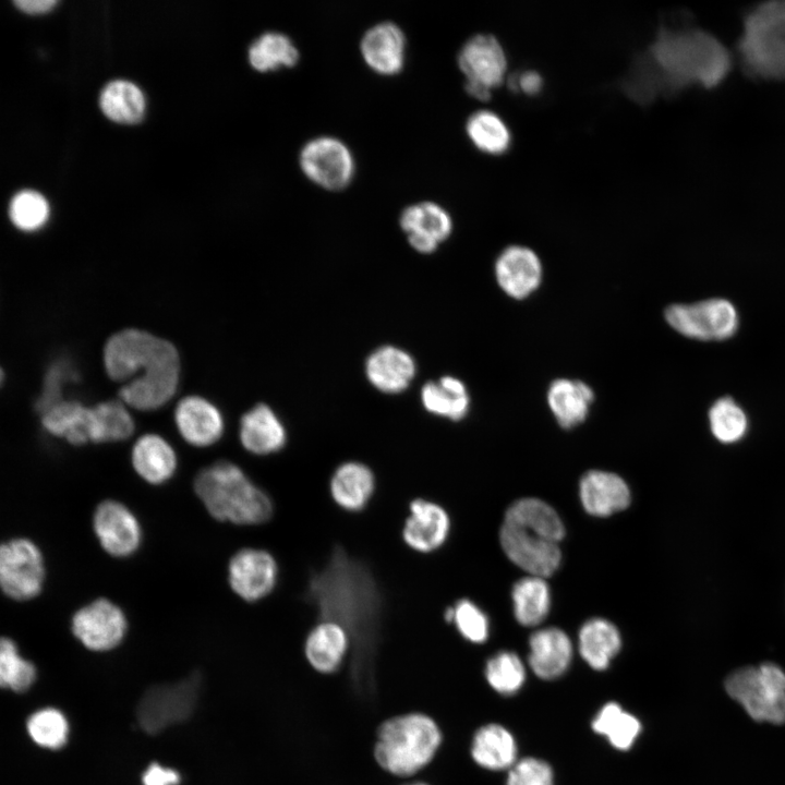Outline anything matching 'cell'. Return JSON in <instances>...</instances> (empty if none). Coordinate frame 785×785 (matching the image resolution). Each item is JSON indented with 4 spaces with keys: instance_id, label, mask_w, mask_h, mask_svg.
I'll return each mask as SVG.
<instances>
[{
    "instance_id": "cell-24",
    "label": "cell",
    "mask_w": 785,
    "mask_h": 785,
    "mask_svg": "<svg viewBox=\"0 0 785 785\" xmlns=\"http://www.w3.org/2000/svg\"><path fill=\"white\" fill-rule=\"evenodd\" d=\"M579 494L585 511L597 517L611 516L630 504V491L626 482L619 475L606 471L587 472L581 478Z\"/></svg>"
},
{
    "instance_id": "cell-40",
    "label": "cell",
    "mask_w": 785,
    "mask_h": 785,
    "mask_svg": "<svg viewBox=\"0 0 785 785\" xmlns=\"http://www.w3.org/2000/svg\"><path fill=\"white\" fill-rule=\"evenodd\" d=\"M592 728L606 736L615 748L628 750L639 735L641 725L637 717L625 712L619 704L609 702L596 714Z\"/></svg>"
},
{
    "instance_id": "cell-53",
    "label": "cell",
    "mask_w": 785,
    "mask_h": 785,
    "mask_svg": "<svg viewBox=\"0 0 785 785\" xmlns=\"http://www.w3.org/2000/svg\"><path fill=\"white\" fill-rule=\"evenodd\" d=\"M454 614H455V612H454V606H452V607H448V608L445 611L444 617H445V619H446L447 621H449V623L451 621V623H452V621H454Z\"/></svg>"
},
{
    "instance_id": "cell-43",
    "label": "cell",
    "mask_w": 785,
    "mask_h": 785,
    "mask_svg": "<svg viewBox=\"0 0 785 785\" xmlns=\"http://www.w3.org/2000/svg\"><path fill=\"white\" fill-rule=\"evenodd\" d=\"M709 421L714 437L725 444L739 440L748 426L745 412L727 397L714 402L709 412Z\"/></svg>"
},
{
    "instance_id": "cell-11",
    "label": "cell",
    "mask_w": 785,
    "mask_h": 785,
    "mask_svg": "<svg viewBox=\"0 0 785 785\" xmlns=\"http://www.w3.org/2000/svg\"><path fill=\"white\" fill-rule=\"evenodd\" d=\"M93 533L101 550L113 558H129L143 542L142 524L124 503L108 498L99 502L92 515Z\"/></svg>"
},
{
    "instance_id": "cell-49",
    "label": "cell",
    "mask_w": 785,
    "mask_h": 785,
    "mask_svg": "<svg viewBox=\"0 0 785 785\" xmlns=\"http://www.w3.org/2000/svg\"><path fill=\"white\" fill-rule=\"evenodd\" d=\"M506 81L512 92L527 96L539 95L544 86L542 74L533 69L516 71Z\"/></svg>"
},
{
    "instance_id": "cell-27",
    "label": "cell",
    "mask_w": 785,
    "mask_h": 785,
    "mask_svg": "<svg viewBox=\"0 0 785 785\" xmlns=\"http://www.w3.org/2000/svg\"><path fill=\"white\" fill-rule=\"evenodd\" d=\"M376 487L375 475L370 467L360 461L339 464L329 480V493L341 509L357 512L364 509Z\"/></svg>"
},
{
    "instance_id": "cell-18",
    "label": "cell",
    "mask_w": 785,
    "mask_h": 785,
    "mask_svg": "<svg viewBox=\"0 0 785 785\" xmlns=\"http://www.w3.org/2000/svg\"><path fill=\"white\" fill-rule=\"evenodd\" d=\"M400 226L410 245L423 254L435 252L451 234L454 227L449 213L434 202H421L404 208Z\"/></svg>"
},
{
    "instance_id": "cell-48",
    "label": "cell",
    "mask_w": 785,
    "mask_h": 785,
    "mask_svg": "<svg viewBox=\"0 0 785 785\" xmlns=\"http://www.w3.org/2000/svg\"><path fill=\"white\" fill-rule=\"evenodd\" d=\"M74 373L63 363L53 364L46 374L44 391L37 401V411L41 414L62 400L61 387Z\"/></svg>"
},
{
    "instance_id": "cell-39",
    "label": "cell",
    "mask_w": 785,
    "mask_h": 785,
    "mask_svg": "<svg viewBox=\"0 0 785 785\" xmlns=\"http://www.w3.org/2000/svg\"><path fill=\"white\" fill-rule=\"evenodd\" d=\"M93 408L94 444L116 443L128 439L134 432V421L128 407L119 400H107Z\"/></svg>"
},
{
    "instance_id": "cell-44",
    "label": "cell",
    "mask_w": 785,
    "mask_h": 785,
    "mask_svg": "<svg viewBox=\"0 0 785 785\" xmlns=\"http://www.w3.org/2000/svg\"><path fill=\"white\" fill-rule=\"evenodd\" d=\"M485 676L488 684L502 695H512L524 683L526 671L519 656L514 652L503 651L486 663Z\"/></svg>"
},
{
    "instance_id": "cell-3",
    "label": "cell",
    "mask_w": 785,
    "mask_h": 785,
    "mask_svg": "<svg viewBox=\"0 0 785 785\" xmlns=\"http://www.w3.org/2000/svg\"><path fill=\"white\" fill-rule=\"evenodd\" d=\"M305 593L321 619L340 624L355 645L374 641L382 619V594L370 569L341 546L311 575Z\"/></svg>"
},
{
    "instance_id": "cell-2",
    "label": "cell",
    "mask_w": 785,
    "mask_h": 785,
    "mask_svg": "<svg viewBox=\"0 0 785 785\" xmlns=\"http://www.w3.org/2000/svg\"><path fill=\"white\" fill-rule=\"evenodd\" d=\"M108 377L124 383L119 399L135 410L162 407L174 395L180 376V358L168 340L148 331L126 328L110 336L104 347Z\"/></svg>"
},
{
    "instance_id": "cell-26",
    "label": "cell",
    "mask_w": 785,
    "mask_h": 785,
    "mask_svg": "<svg viewBox=\"0 0 785 785\" xmlns=\"http://www.w3.org/2000/svg\"><path fill=\"white\" fill-rule=\"evenodd\" d=\"M406 39L402 31L391 22L372 26L361 40V52L374 71L394 75L403 67Z\"/></svg>"
},
{
    "instance_id": "cell-34",
    "label": "cell",
    "mask_w": 785,
    "mask_h": 785,
    "mask_svg": "<svg viewBox=\"0 0 785 785\" xmlns=\"http://www.w3.org/2000/svg\"><path fill=\"white\" fill-rule=\"evenodd\" d=\"M466 132L480 152L498 156L508 152L512 135L507 122L491 109L473 111L466 121Z\"/></svg>"
},
{
    "instance_id": "cell-29",
    "label": "cell",
    "mask_w": 785,
    "mask_h": 785,
    "mask_svg": "<svg viewBox=\"0 0 785 785\" xmlns=\"http://www.w3.org/2000/svg\"><path fill=\"white\" fill-rule=\"evenodd\" d=\"M40 415L41 425L50 435L74 446L92 443L94 427L92 407H86L80 401L62 399Z\"/></svg>"
},
{
    "instance_id": "cell-52",
    "label": "cell",
    "mask_w": 785,
    "mask_h": 785,
    "mask_svg": "<svg viewBox=\"0 0 785 785\" xmlns=\"http://www.w3.org/2000/svg\"><path fill=\"white\" fill-rule=\"evenodd\" d=\"M464 89L471 97L481 101L488 100L492 96L491 88L469 81H464Z\"/></svg>"
},
{
    "instance_id": "cell-9",
    "label": "cell",
    "mask_w": 785,
    "mask_h": 785,
    "mask_svg": "<svg viewBox=\"0 0 785 785\" xmlns=\"http://www.w3.org/2000/svg\"><path fill=\"white\" fill-rule=\"evenodd\" d=\"M70 629L87 650L106 652L123 641L128 631V617L117 603L101 596L82 605L72 614Z\"/></svg>"
},
{
    "instance_id": "cell-37",
    "label": "cell",
    "mask_w": 785,
    "mask_h": 785,
    "mask_svg": "<svg viewBox=\"0 0 785 785\" xmlns=\"http://www.w3.org/2000/svg\"><path fill=\"white\" fill-rule=\"evenodd\" d=\"M99 104L109 119L122 123L138 121L145 109L142 90L135 84L123 80L108 83L100 94Z\"/></svg>"
},
{
    "instance_id": "cell-7",
    "label": "cell",
    "mask_w": 785,
    "mask_h": 785,
    "mask_svg": "<svg viewBox=\"0 0 785 785\" xmlns=\"http://www.w3.org/2000/svg\"><path fill=\"white\" fill-rule=\"evenodd\" d=\"M46 564L40 547L26 536H14L0 546V588L15 602L36 599L46 582Z\"/></svg>"
},
{
    "instance_id": "cell-22",
    "label": "cell",
    "mask_w": 785,
    "mask_h": 785,
    "mask_svg": "<svg viewBox=\"0 0 785 785\" xmlns=\"http://www.w3.org/2000/svg\"><path fill=\"white\" fill-rule=\"evenodd\" d=\"M287 438V430L282 421L265 403H257L240 420V443L253 455L266 456L278 452L286 446Z\"/></svg>"
},
{
    "instance_id": "cell-14",
    "label": "cell",
    "mask_w": 785,
    "mask_h": 785,
    "mask_svg": "<svg viewBox=\"0 0 785 785\" xmlns=\"http://www.w3.org/2000/svg\"><path fill=\"white\" fill-rule=\"evenodd\" d=\"M300 166L314 183L331 191L347 186L354 173V161L349 148L330 136L307 142L300 153Z\"/></svg>"
},
{
    "instance_id": "cell-8",
    "label": "cell",
    "mask_w": 785,
    "mask_h": 785,
    "mask_svg": "<svg viewBox=\"0 0 785 785\" xmlns=\"http://www.w3.org/2000/svg\"><path fill=\"white\" fill-rule=\"evenodd\" d=\"M200 685V676L194 674L174 684L147 689L136 711L141 727L148 734H158L185 721L196 704Z\"/></svg>"
},
{
    "instance_id": "cell-23",
    "label": "cell",
    "mask_w": 785,
    "mask_h": 785,
    "mask_svg": "<svg viewBox=\"0 0 785 785\" xmlns=\"http://www.w3.org/2000/svg\"><path fill=\"white\" fill-rule=\"evenodd\" d=\"M131 464L141 480L149 485L159 486L174 476L178 458L172 446L164 437L148 433L140 436L133 444Z\"/></svg>"
},
{
    "instance_id": "cell-5",
    "label": "cell",
    "mask_w": 785,
    "mask_h": 785,
    "mask_svg": "<svg viewBox=\"0 0 785 785\" xmlns=\"http://www.w3.org/2000/svg\"><path fill=\"white\" fill-rule=\"evenodd\" d=\"M736 56L748 78L785 82V0L762 2L744 13Z\"/></svg>"
},
{
    "instance_id": "cell-28",
    "label": "cell",
    "mask_w": 785,
    "mask_h": 785,
    "mask_svg": "<svg viewBox=\"0 0 785 785\" xmlns=\"http://www.w3.org/2000/svg\"><path fill=\"white\" fill-rule=\"evenodd\" d=\"M529 665L534 674L546 680L555 679L568 668L572 657V643L559 628L536 630L529 640Z\"/></svg>"
},
{
    "instance_id": "cell-42",
    "label": "cell",
    "mask_w": 785,
    "mask_h": 785,
    "mask_svg": "<svg viewBox=\"0 0 785 785\" xmlns=\"http://www.w3.org/2000/svg\"><path fill=\"white\" fill-rule=\"evenodd\" d=\"M26 727L33 741L43 748L59 749L67 742L69 724L57 709L36 711L28 717Z\"/></svg>"
},
{
    "instance_id": "cell-33",
    "label": "cell",
    "mask_w": 785,
    "mask_h": 785,
    "mask_svg": "<svg viewBox=\"0 0 785 785\" xmlns=\"http://www.w3.org/2000/svg\"><path fill=\"white\" fill-rule=\"evenodd\" d=\"M621 647L617 628L604 618H592L579 631L581 657L594 669H605Z\"/></svg>"
},
{
    "instance_id": "cell-6",
    "label": "cell",
    "mask_w": 785,
    "mask_h": 785,
    "mask_svg": "<svg viewBox=\"0 0 785 785\" xmlns=\"http://www.w3.org/2000/svg\"><path fill=\"white\" fill-rule=\"evenodd\" d=\"M442 742L433 718L407 713L386 720L378 728L374 756L378 765L396 776H410L426 766Z\"/></svg>"
},
{
    "instance_id": "cell-16",
    "label": "cell",
    "mask_w": 785,
    "mask_h": 785,
    "mask_svg": "<svg viewBox=\"0 0 785 785\" xmlns=\"http://www.w3.org/2000/svg\"><path fill=\"white\" fill-rule=\"evenodd\" d=\"M725 688L756 721L785 722V693L765 687L758 667L747 666L733 672L725 681Z\"/></svg>"
},
{
    "instance_id": "cell-13",
    "label": "cell",
    "mask_w": 785,
    "mask_h": 785,
    "mask_svg": "<svg viewBox=\"0 0 785 785\" xmlns=\"http://www.w3.org/2000/svg\"><path fill=\"white\" fill-rule=\"evenodd\" d=\"M499 539L507 557L530 576L548 577L559 567L558 543L535 530L504 521Z\"/></svg>"
},
{
    "instance_id": "cell-21",
    "label": "cell",
    "mask_w": 785,
    "mask_h": 785,
    "mask_svg": "<svg viewBox=\"0 0 785 785\" xmlns=\"http://www.w3.org/2000/svg\"><path fill=\"white\" fill-rule=\"evenodd\" d=\"M416 373L414 359L395 346H382L366 359L365 375L370 384L385 394L406 390Z\"/></svg>"
},
{
    "instance_id": "cell-15",
    "label": "cell",
    "mask_w": 785,
    "mask_h": 785,
    "mask_svg": "<svg viewBox=\"0 0 785 785\" xmlns=\"http://www.w3.org/2000/svg\"><path fill=\"white\" fill-rule=\"evenodd\" d=\"M457 62L466 81L491 89L507 80V55L493 34L479 33L469 37L458 51Z\"/></svg>"
},
{
    "instance_id": "cell-46",
    "label": "cell",
    "mask_w": 785,
    "mask_h": 785,
    "mask_svg": "<svg viewBox=\"0 0 785 785\" xmlns=\"http://www.w3.org/2000/svg\"><path fill=\"white\" fill-rule=\"evenodd\" d=\"M454 624L462 637L481 643L488 636V620L485 614L471 601L460 600L454 606Z\"/></svg>"
},
{
    "instance_id": "cell-41",
    "label": "cell",
    "mask_w": 785,
    "mask_h": 785,
    "mask_svg": "<svg viewBox=\"0 0 785 785\" xmlns=\"http://www.w3.org/2000/svg\"><path fill=\"white\" fill-rule=\"evenodd\" d=\"M36 668L24 659L10 637L0 642V684L15 692L26 691L35 681Z\"/></svg>"
},
{
    "instance_id": "cell-30",
    "label": "cell",
    "mask_w": 785,
    "mask_h": 785,
    "mask_svg": "<svg viewBox=\"0 0 785 785\" xmlns=\"http://www.w3.org/2000/svg\"><path fill=\"white\" fill-rule=\"evenodd\" d=\"M594 400L593 389L576 379L558 378L547 390V403L558 424L571 428L582 423Z\"/></svg>"
},
{
    "instance_id": "cell-19",
    "label": "cell",
    "mask_w": 785,
    "mask_h": 785,
    "mask_svg": "<svg viewBox=\"0 0 785 785\" xmlns=\"http://www.w3.org/2000/svg\"><path fill=\"white\" fill-rule=\"evenodd\" d=\"M450 519L438 504L423 499H413L404 520L401 536L406 545L419 553H430L439 548L449 534Z\"/></svg>"
},
{
    "instance_id": "cell-1",
    "label": "cell",
    "mask_w": 785,
    "mask_h": 785,
    "mask_svg": "<svg viewBox=\"0 0 785 785\" xmlns=\"http://www.w3.org/2000/svg\"><path fill=\"white\" fill-rule=\"evenodd\" d=\"M733 55L691 17L663 22L653 40L639 51L620 81L625 94L640 105L674 97L692 88L714 89L727 78Z\"/></svg>"
},
{
    "instance_id": "cell-25",
    "label": "cell",
    "mask_w": 785,
    "mask_h": 785,
    "mask_svg": "<svg viewBox=\"0 0 785 785\" xmlns=\"http://www.w3.org/2000/svg\"><path fill=\"white\" fill-rule=\"evenodd\" d=\"M350 645V635L340 624L321 619L306 636L304 654L315 671L330 674L340 667Z\"/></svg>"
},
{
    "instance_id": "cell-35",
    "label": "cell",
    "mask_w": 785,
    "mask_h": 785,
    "mask_svg": "<svg viewBox=\"0 0 785 785\" xmlns=\"http://www.w3.org/2000/svg\"><path fill=\"white\" fill-rule=\"evenodd\" d=\"M504 521L535 530L557 543L565 535V528L558 514L538 498H522L515 502L507 509Z\"/></svg>"
},
{
    "instance_id": "cell-4",
    "label": "cell",
    "mask_w": 785,
    "mask_h": 785,
    "mask_svg": "<svg viewBox=\"0 0 785 785\" xmlns=\"http://www.w3.org/2000/svg\"><path fill=\"white\" fill-rule=\"evenodd\" d=\"M193 490L208 515L220 522L256 526L273 515L268 494L228 460L201 469L193 480Z\"/></svg>"
},
{
    "instance_id": "cell-12",
    "label": "cell",
    "mask_w": 785,
    "mask_h": 785,
    "mask_svg": "<svg viewBox=\"0 0 785 785\" xmlns=\"http://www.w3.org/2000/svg\"><path fill=\"white\" fill-rule=\"evenodd\" d=\"M279 567L275 557L263 548L243 547L227 565V581L231 591L245 602L268 596L278 582Z\"/></svg>"
},
{
    "instance_id": "cell-47",
    "label": "cell",
    "mask_w": 785,
    "mask_h": 785,
    "mask_svg": "<svg viewBox=\"0 0 785 785\" xmlns=\"http://www.w3.org/2000/svg\"><path fill=\"white\" fill-rule=\"evenodd\" d=\"M548 763L536 758H524L509 770L507 785H554Z\"/></svg>"
},
{
    "instance_id": "cell-45",
    "label": "cell",
    "mask_w": 785,
    "mask_h": 785,
    "mask_svg": "<svg viewBox=\"0 0 785 785\" xmlns=\"http://www.w3.org/2000/svg\"><path fill=\"white\" fill-rule=\"evenodd\" d=\"M11 221L20 229L32 231L41 227L49 215V206L43 195L34 191L17 193L10 203Z\"/></svg>"
},
{
    "instance_id": "cell-50",
    "label": "cell",
    "mask_w": 785,
    "mask_h": 785,
    "mask_svg": "<svg viewBox=\"0 0 785 785\" xmlns=\"http://www.w3.org/2000/svg\"><path fill=\"white\" fill-rule=\"evenodd\" d=\"M180 782V774L170 768L152 763L142 775L143 785H177Z\"/></svg>"
},
{
    "instance_id": "cell-31",
    "label": "cell",
    "mask_w": 785,
    "mask_h": 785,
    "mask_svg": "<svg viewBox=\"0 0 785 785\" xmlns=\"http://www.w3.org/2000/svg\"><path fill=\"white\" fill-rule=\"evenodd\" d=\"M471 754L473 760L485 769L506 770L517 762V746L512 735L505 727L488 724L475 733Z\"/></svg>"
},
{
    "instance_id": "cell-10",
    "label": "cell",
    "mask_w": 785,
    "mask_h": 785,
    "mask_svg": "<svg viewBox=\"0 0 785 785\" xmlns=\"http://www.w3.org/2000/svg\"><path fill=\"white\" fill-rule=\"evenodd\" d=\"M665 319L679 334L699 340L726 339L738 325L734 305L724 299L669 305Z\"/></svg>"
},
{
    "instance_id": "cell-54",
    "label": "cell",
    "mask_w": 785,
    "mask_h": 785,
    "mask_svg": "<svg viewBox=\"0 0 785 785\" xmlns=\"http://www.w3.org/2000/svg\"><path fill=\"white\" fill-rule=\"evenodd\" d=\"M407 785H426V784H424V783H411V784H407Z\"/></svg>"
},
{
    "instance_id": "cell-32",
    "label": "cell",
    "mask_w": 785,
    "mask_h": 785,
    "mask_svg": "<svg viewBox=\"0 0 785 785\" xmlns=\"http://www.w3.org/2000/svg\"><path fill=\"white\" fill-rule=\"evenodd\" d=\"M421 402L427 412L452 421L463 419L470 409L464 384L449 375L425 383L421 389Z\"/></svg>"
},
{
    "instance_id": "cell-36",
    "label": "cell",
    "mask_w": 785,
    "mask_h": 785,
    "mask_svg": "<svg viewBox=\"0 0 785 785\" xmlns=\"http://www.w3.org/2000/svg\"><path fill=\"white\" fill-rule=\"evenodd\" d=\"M514 614L523 626L541 624L551 607V593L542 577L529 576L515 583L511 592Z\"/></svg>"
},
{
    "instance_id": "cell-20",
    "label": "cell",
    "mask_w": 785,
    "mask_h": 785,
    "mask_svg": "<svg viewBox=\"0 0 785 785\" xmlns=\"http://www.w3.org/2000/svg\"><path fill=\"white\" fill-rule=\"evenodd\" d=\"M174 422L180 436L200 448L216 444L225 428L220 411L200 396H188L178 402Z\"/></svg>"
},
{
    "instance_id": "cell-51",
    "label": "cell",
    "mask_w": 785,
    "mask_h": 785,
    "mask_svg": "<svg viewBox=\"0 0 785 785\" xmlns=\"http://www.w3.org/2000/svg\"><path fill=\"white\" fill-rule=\"evenodd\" d=\"M56 0H15L14 3L27 13H43L50 10Z\"/></svg>"
},
{
    "instance_id": "cell-17",
    "label": "cell",
    "mask_w": 785,
    "mask_h": 785,
    "mask_svg": "<svg viewBox=\"0 0 785 785\" xmlns=\"http://www.w3.org/2000/svg\"><path fill=\"white\" fill-rule=\"evenodd\" d=\"M495 276L498 286L514 299H524L542 281V263L536 253L524 245L505 247L496 258Z\"/></svg>"
},
{
    "instance_id": "cell-38",
    "label": "cell",
    "mask_w": 785,
    "mask_h": 785,
    "mask_svg": "<svg viewBox=\"0 0 785 785\" xmlns=\"http://www.w3.org/2000/svg\"><path fill=\"white\" fill-rule=\"evenodd\" d=\"M298 60L299 51L291 39L277 32L261 35L249 48L251 65L262 72L293 67Z\"/></svg>"
}]
</instances>
